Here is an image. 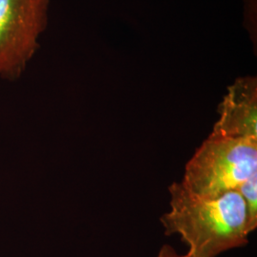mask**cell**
Segmentation results:
<instances>
[{
    "mask_svg": "<svg viewBox=\"0 0 257 257\" xmlns=\"http://www.w3.org/2000/svg\"><path fill=\"white\" fill-rule=\"evenodd\" d=\"M171 211L161 217L165 234H179L191 257H217L248 243L247 204L237 191L201 197L172 184Z\"/></svg>",
    "mask_w": 257,
    "mask_h": 257,
    "instance_id": "1",
    "label": "cell"
},
{
    "mask_svg": "<svg viewBox=\"0 0 257 257\" xmlns=\"http://www.w3.org/2000/svg\"><path fill=\"white\" fill-rule=\"evenodd\" d=\"M257 173V141L210 136L185 169L184 187L201 197L237 191Z\"/></svg>",
    "mask_w": 257,
    "mask_h": 257,
    "instance_id": "2",
    "label": "cell"
},
{
    "mask_svg": "<svg viewBox=\"0 0 257 257\" xmlns=\"http://www.w3.org/2000/svg\"><path fill=\"white\" fill-rule=\"evenodd\" d=\"M50 0H0V77H20L40 46Z\"/></svg>",
    "mask_w": 257,
    "mask_h": 257,
    "instance_id": "3",
    "label": "cell"
},
{
    "mask_svg": "<svg viewBox=\"0 0 257 257\" xmlns=\"http://www.w3.org/2000/svg\"><path fill=\"white\" fill-rule=\"evenodd\" d=\"M220 117L210 136L257 141V79L239 77L218 108Z\"/></svg>",
    "mask_w": 257,
    "mask_h": 257,
    "instance_id": "4",
    "label": "cell"
},
{
    "mask_svg": "<svg viewBox=\"0 0 257 257\" xmlns=\"http://www.w3.org/2000/svg\"><path fill=\"white\" fill-rule=\"evenodd\" d=\"M237 192L247 204L248 228L249 231L252 232L257 227V173L242 184L237 189Z\"/></svg>",
    "mask_w": 257,
    "mask_h": 257,
    "instance_id": "5",
    "label": "cell"
},
{
    "mask_svg": "<svg viewBox=\"0 0 257 257\" xmlns=\"http://www.w3.org/2000/svg\"><path fill=\"white\" fill-rule=\"evenodd\" d=\"M156 257H191L188 253L187 254H179V253H177L176 252V250H175V248H173L172 246H170V245H168V244H166V245H163L161 248H160V250H159V252H158V254H157V256Z\"/></svg>",
    "mask_w": 257,
    "mask_h": 257,
    "instance_id": "6",
    "label": "cell"
}]
</instances>
